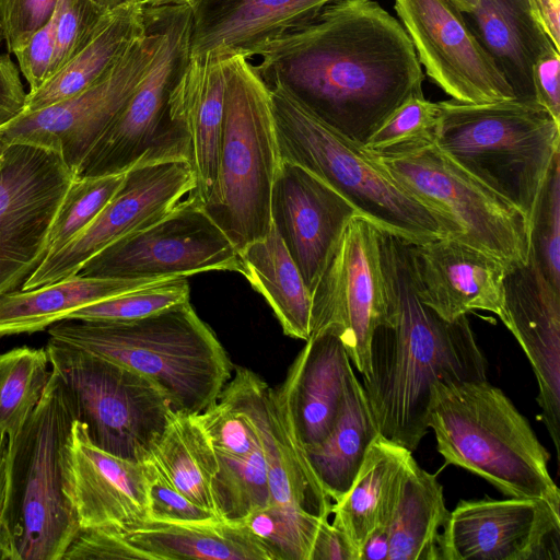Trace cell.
Returning a JSON list of instances; mask_svg holds the SVG:
<instances>
[{"instance_id":"obj_52","label":"cell","mask_w":560,"mask_h":560,"mask_svg":"<svg viewBox=\"0 0 560 560\" xmlns=\"http://www.w3.org/2000/svg\"><path fill=\"white\" fill-rule=\"evenodd\" d=\"M389 551L388 526L373 530L361 548L359 560H387Z\"/></svg>"},{"instance_id":"obj_17","label":"cell","mask_w":560,"mask_h":560,"mask_svg":"<svg viewBox=\"0 0 560 560\" xmlns=\"http://www.w3.org/2000/svg\"><path fill=\"white\" fill-rule=\"evenodd\" d=\"M439 560L560 559V509L545 500H460L438 538Z\"/></svg>"},{"instance_id":"obj_6","label":"cell","mask_w":560,"mask_h":560,"mask_svg":"<svg viewBox=\"0 0 560 560\" xmlns=\"http://www.w3.org/2000/svg\"><path fill=\"white\" fill-rule=\"evenodd\" d=\"M435 144L530 222L560 155V121L536 101L439 102Z\"/></svg>"},{"instance_id":"obj_2","label":"cell","mask_w":560,"mask_h":560,"mask_svg":"<svg viewBox=\"0 0 560 560\" xmlns=\"http://www.w3.org/2000/svg\"><path fill=\"white\" fill-rule=\"evenodd\" d=\"M382 266L387 307L362 387L380 434L413 452L428 433L431 386L487 380L488 362L467 315L446 322L418 296L411 243L382 232Z\"/></svg>"},{"instance_id":"obj_8","label":"cell","mask_w":560,"mask_h":560,"mask_svg":"<svg viewBox=\"0 0 560 560\" xmlns=\"http://www.w3.org/2000/svg\"><path fill=\"white\" fill-rule=\"evenodd\" d=\"M75 420L73 398L51 370L38 405L8 443V493L2 518L21 560H62L80 530L62 477V450Z\"/></svg>"},{"instance_id":"obj_27","label":"cell","mask_w":560,"mask_h":560,"mask_svg":"<svg viewBox=\"0 0 560 560\" xmlns=\"http://www.w3.org/2000/svg\"><path fill=\"white\" fill-rule=\"evenodd\" d=\"M147 25L144 0H124L108 9L86 46L38 90L27 92L23 114L59 103L97 83Z\"/></svg>"},{"instance_id":"obj_44","label":"cell","mask_w":560,"mask_h":560,"mask_svg":"<svg viewBox=\"0 0 560 560\" xmlns=\"http://www.w3.org/2000/svg\"><path fill=\"white\" fill-rule=\"evenodd\" d=\"M58 0H0V36L8 54H15L50 22Z\"/></svg>"},{"instance_id":"obj_56","label":"cell","mask_w":560,"mask_h":560,"mask_svg":"<svg viewBox=\"0 0 560 560\" xmlns=\"http://www.w3.org/2000/svg\"><path fill=\"white\" fill-rule=\"evenodd\" d=\"M93 1L96 2L100 7H102L104 9H110L124 0H93Z\"/></svg>"},{"instance_id":"obj_40","label":"cell","mask_w":560,"mask_h":560,"mask_svg":"<svg viewBox=\"0 0 560 560\" xmlns=\"http://www.w3.org/2000/svg\"><path fill=\"white\" fill-rule=\"evenodd\" d=\"M187 278L159 282L81 307L66 319L124 323L189 302Z\"/></svg>"},{"instance_id":"obj_46","label":"cell","mask_w":560,"mask_h":560,"mask_svg":"<svg viewBox=\"0 0 560 560\" xmlns=\"http://www.w3.org/2000/svg\"><path fill=\"white\" fill-rule=\"evenodd\" d=\"M147 560L114 527L80 528L66 550L62 560Z\"/></svg>"},{"instance_id":"obj_4","label":"cell","mask_w":560,"mask_h":560,"mask_svg":"<svg viewBox=\"0 0 560 560\" xmlns=\"http://www.w3.org/2000/svg\"><path fill=\"white\" fill-rule=\"evenodd\" d=\"M428 428L447 465L483 478L509 498L545 500L560 509L549 452L527 418L487 380L434 383Z\"/></svg>"},{"instance_id":"obj_1","label":"cell","mask_w":560,"mask_h":560,"mask_svg":"<svg viewBox=\"0 0 560 560\" xmlns=\"http://www.w3.org/2000/svg\"><path fill=\"white\" fill-rule=\"evenodd\" d=\"M247 59L266 84L278 80L323 122L362 145L398 106L423 94L408 34L373 0H335Z\"/></svg>"},{"instance_id":"obj_19","label":"cell","mask_w":560,"mask_h":560,"mask_svg":"<svg viewBox=\"0 0 560 560\" xmlns=\"http://www.w3.org/2000/svg\"><path fill=\"white\" fill-rule=\"evenodd\" d=\"M62 477L80 528L128 529L149 521V464L101 450L78 419L62 450Z\"/></svg>"},{"instance_id":"obj_23","label":"cell","mask_w":560,"mask_h":560,"mask_svg":"<svg viewBox=\"0 0 560 560\" xmlns=\"http://www.w3.org/2000/svg\"><path fill=\"white\" fill-rule=\"evenodd\" d=\"M347 349L331 330L310 336L277 393L303 448L334 429L355 378Z\"/></svg>"},{"instance_id":"obj_47","label":"cell","mask_w":560,"mask_h":560,"mask_svg":"<svg viewBox=\"0 0 560 560\" xmlns=\"http://www.w3.org/2000/svg\"><path fill=\"white\" fill-rule=\"evenodd\" d=\"M56 38L54 16L48 24L38 30L30 40L14 55L19 70L34 92L44 85L51 75Z\"/></svg>"},{"instance_id":"obj_5","label":"cell","mask_w":560,"mask_h":560,"mask_svg":"<svg viewBox=\"0 0 560 560\" xmlns=\"http://www.w3.org/2000/svg\"><path fill=\"white\" fill-rule=\"evenodd\" d=\"M267 85L281 161L323 180L383 232L411 244L456 237L441 213L394 179L362 144L323 122L278 80Z\"/></svg>"},{"instance_id":"obj_49","label":"cell","mask_w":560,"mask_h":560,"mask_svg":"<svg viewBox=\"0 0 560 560\" xmlns=\"http://www.w3.org/2000/svg\"><path fill=\"white\" fill-rule=\"evenodd\" d=\"M26 96L10 54H0V129L23 114Z\"/></svg>"},{"instance_id":"obj_28","label":"cell","mask_w":560,"mask_h":560,"mask_svg":"<svg viewBox=\"0 0 560 560\" xmlns=\"http://www.w3.org/2000/svg\"><path fill=\"white\" fill-rule=\"evenodd\" d=\"M412 452L381 434L371 444L349 491L332 503V524L358 553L370 534L388 526Z\"/></svg>"},{"instance_id":"obj_9","label":"cell","mask_w":560,"mask_h":560,"mask_svg":"<svg viewBox=\"0 0 560 560\" xmlns=\"http://www.w3.org/2000/svg\"><path fill=\"white\" fill-rule=\"evenodd\" d=\"M148 8L158 30L152 61L75 177L122 174L137 164L155 161L190 163L187 136L170 116V96L190 59L192 11L183 4Z\"/></svg>"},{"instance_id":"obj_38","label":"cell","mask_w":560,"mask_h":560,"mask_svg":"<svg viewBox=\"0 0 560 560\" xmlns=\"http://www.w3.org/2000/svg\"><path fill=\"white\" fill-rule=\"evenodd\" d=\"M304 511L269 504L255 511L244 522L267 549L270 560H310L320 523Z\"/></svg>"},{"instance_id":"obj_51","label":"cell","mask_w":560,"mask_h":560,"mask_svg":"<svg viewBox=\"0 0 560 560\" xmlns=\"http://www.w3.org/2000/svg\"><path fill=\"white\" fill-rule=\"evenodd\" d=\"M530 3L539 24L560 51V0H530Z\"/></svg>"},{"instance_id":"obj_37","label":"cell","mask_w":560,"mask_h":560,"mask_svg":"<svg viewBox=\"0 0 560 560\" xmlns=\"http://www.w3.org/2000/svg\"><path fill=\"white\" fill-rule=\"evenodd\" d=\"M217 458L219 467L211 493L214 512L222 521L243 523L252 513L270 504L262 443L245 456L217 454Z\"/></svg>"},{"instance_id":"obj_42","label":"cell","mask_w":560,"mask_h":560,"mask_svg":"<svg viewBox=\"0 0 560 560\" xmlns=\"http://www.w3.org/2000/svg\"><path fill=\"white\" fill-rule=\"evenodd\" d=\"M440 115V103L427 100L423 94L413 95L375 129L363 148L371 152H386L432 141Z\"/></svg>"},{"instance_id":"obj_16","label":"cell","mask_w":560,"mask_h":560,"mask_svg":"<svg viewBox=\"0 0 560 560\" xmlns=\"http://www.w3.org/2000/svg\"><path fill=\"white\" fill-rule=\"evenodd\" d=\"M186 160L140 163L124 180L95 220L69 244L46 257L21 290L48 285L77 275L82 266L119 238L158 221L194 190Z\"/></svg>"},{"instance_id":"obj_25","label":"cell","mask_w":560,"mask_h":560,"mask_svg":"<svg viewBox=\"0 0 560 560\" xmlns=\"http://www.w3.org/2000/svg\"><path fill=\"white\" fill-rule=\"evenodd\" d=\"M225 56L190 58L170 96V116L187 136L195 187L188 195L203 205L213 188L225 97Z\"/></svg>"},{"instance_id":"obj_35","label":"cell","mask_w":560,"mask_h":560,"mask_svg":"<svg viewBox=\"0 0 560 560\" xmlns=\"http://www.w3.org/2000/svg\"><path fill=\"white\" fill-rule=\"evenodd\" d=\"M147 463L188 499L214 511L211 485L219 464L197 415L173 412Z\"/></svg>"},{"instance_id":"obj_15","label":"cell","mask_w":560,"mask_h":560,"mask_svg":"<svg viewBox=\"0 0 560 560\" xmlns=\"http://www.w3.org/2000/svg\"><path fill=\"white\" fill-rule=\"evenodd\" d=\"M147 30L97 83L43 109L22 114L0 129L5 143L23 142L57 152L75 176L83 160L124 108L144 77L158 43L147 7Z\"/></svg>"},{"instance_id":"obj_26","label":"cell","mask_w":560,"mask_h":560,"mask_svg":"<svg viewBox=\"0 0 560 560\" xmlns=\"http://www.w3.org/2000/svg\"><path fill=\"white\" fill-rule=\"evenodd\" d=\"M511 85L515 98L535 101L533 66L552 43L530 0H450Z\"/></svg>"},{"instance_id":"obj_50","label":"cell","mask_w":560,"mask_h":560,"mask_svg":"<svg viewBox=\"0 0 560 560\" xmlns=\"http://www.w3.org/2000/svg\"><path fill=\"white\" fill-rule=\"evenodd\" d=\"M310 560H358V553L346 534L324 520L317 529Z\"/></svg>"},{"instance_id":"obj_34","label":"cell","mask_w":560,"mask_h":560,"mask_svg":"<svg viewBox=\"0 0 560 560\" xmlns=\"http://www.w3.org/2000/svg\"><path fill=\"white\" fill-rule=\"evenodd\" d=\"M438 474L410 458L388 524L387 560H439L438 538L448 516Z\"/></svg>"},{"instance_id":"obj_20","label":"cell","mask_w":560,"mask_h":560,"mask_svg":"<svg viewBox=\"0 0 560 560\" xmlns=\"http://www.w3.org/2000/svg\"><path fill=\"white\" fill-rule=\"evenodd\" d=\"M360 214L303 167L281 161L270 200L272 226L312 293L348 221Z\"/></svg>"},{"instance_id":"obj_13","label":"cell","mask_w":560,"mask_h":560,"mask_svg":"<svg viewBox=\"0 0 560 560\" xmlns=\"http://www.w3.org/2000/svg\"><path fill=\"white\" fill-rule=\"evenodd\" d=\"M382 230L357 214L345 226L313 289L310 336L331 330L352 365L370 372V346L387 307Z\"/></svg>"},{"instance_id":"obj_29","label":"cell","mask_w":560,"mask_h":560,"mask_svg":"<svg viewBox=\"0 0 560 560\" xmlns=\"http://www.w3.org/2000/svg\"><path fill=\"white\" fill-rule=\"evenodd\" d=\"M121 532L147 560H270L243 523L147 521Z\"/></svg>"},{"instance_id":"obj_36","label":"cell","mask_w":560,"mask_h":560,"mask_svg":"<svg viewBox=\"0 0 560 560\" xmlns=\"http://www.w3.org/2000/svg\"><path fill=\"white\" fill-rule=\"evenodd\" d=\"M45 348L20 347L0 353V430L12 441L38 405L48 383Z\"/></svg>"},{"instance_id":"obj_12","label":"cell","mask_w":560,"mask_h":560,"mask_svg":"<svg viewBox=\"0 0 560 560\" xmlns=\"http://www.w3.org/2000/svg\"><path fill=\"white\" fill-rule=\"evenodd\" d=\"M244 275L238 250L187 195L148 226L127 234L89 259L78 275L107 279H179L206 271Z\"/></svg>"},{"instance_id":"obj_7","label":"cell","mask_w":560,"mask_h":560,"mask_svg":"<svg viewBox=\"0 0 560 560\" xmlns=\"http://www.w3.org/2000/svg\"><path fill=\"white\" fill-rule=\"evenodd\" d=\"M224 66L217 176L202 208L240 253L271 229V190L281 158L268 85L238 52L226 55Z\"/></svg>"},{"instance_id":"obj_53","label":"cell","mask_w":560,"mask_h":560,"mask_svg":"<svg viewBox=\"0 0 560 560\" xmlns=\"http://www.w3.org/2000/svg\"><path fill=\"white\" fill-rule=\"evenodd\" d=\"M8 436L0 430V521L3 517L8 493Z\"/></svg>"},{"instance_id":"obj_14","label":"cell","mask_w":560,"mask_h":560,"mask_svg":"<svg viewBox=\"0 0 560 560\" xmlns=\"http://www.w3.org/2000/svg\"><path fill=\"white\" fill-rule=\"evenodd\" d=\"M74 174L47 148L7 143L0 155V295L21 289L46 257Z\"/></svg>"},{"instance_id":"obj_32","label":"cell","mask_w":560,"mask_h":560,"mask_svg":"<svg viewBox=\"0 0 560 560\" xmlns=\"http://www.w3.org/2000/svg\"><path fill=\"white\" fill-rule=\"evenodd\" d=\"M244 277L271 306L283 332L306 341L311 331L312 296L302 275L271 225L269 233L240 252Z\"/></svg>"},{"instance_id":"obj_55","label":"cell","mask_w":560,"mask_h":560,"mask_svg":"<svg viewBox=\"0 0 560 560\" xmlns=\"http://www.w3.org/2000/svg\"><path fill=\"white\" fill-rule=\"evenodd\" d=\"M147 3V7L155 8V7H162V5H168V4H183L187 5L188 8L195 10L198 4L201 2V0H144Z\"/></svg>"},{"instance_id":"obj_11","label":"cell","mask_w":560,"mask_h":560,"mask_svg":"<svg viewBox=\"0 0 560 560\" xmlns=\"http://www.w3.org/2000/svg\"><path fill=\"white\" fill-rule=\"evenodd\" d=\"M45 349L90 440L113 455L147 462L173 413L164 392L141 373L62 341L49 338Z\"/></svg>"},{"instance_id":"obj_31","label":"cell","mask_w":560,"mask_h":560,"mask_svg":"<svg viewBox=\"0 0 560 560\" xmlns=\"http://www.w3.org/2000/svg\"><path fill=\"white\" fill-rule=\"evenodd\" d=\"M268 470L270 504L328 518L332 500L314 474L296 440L277 389L269 387L260 423Z\"/></svg>"},{"instance_id":"obj_45","label":"cell","mask_w":560,"mask_h":560,"mask_svg":"<svg viewBox=\"0 0 560 560\" xmlns=\"http://www.w3.org/2000/svg\"><path fill=\"white\" fill-rule=\"evenodd\" d=\"M149 466V521L199 523L221 520L214 511L188 499L171 486L151 464Z\"/></svg>"},{"instance_id":"obj_21","label":"cell","mask_w":560,"mask_h":560,"mask_svg":"<svg viewBox=\"0 0 560 560\" xmlns=\"http://www.w3.org/2000/svg\"><path fill=\"white\" fill-rule=\"evenodd\" d=\"M526 354L538 383V416L560 459V291L529 254L526 265L504 277V318Z\"/></svg>"},{"instance_id":"obj_43","label":"cell","mask_w":560,"mask_h":560,"mask_svg":"<svg viewBox=\"0 0 560 560\" xmlns=\"http://www.w3.org/2000/svg\"><path fill=\"white\" fill-rule=\"evenodd\" d=\"M107 10L93 0H58L54 14L56 49L50 78L86 46Z\"/></svg>"},{"instance_id":"obj_22","label":"cell","mask_w":560,"mask_h":560,"mask_svg":"<svg viewBox=\"0 0 560 560\" xmlns=\"http://www.w3.org/2000/svg\"><path fill=\"white\" fill-rule=\"evenodd\" d=\"M417 293L446 322L476 310L504 318L506 269L493 258L455 238L411 244Z\"/></svg>"},{"instance_id":"obj_48","label":"cell","mask_w":560,"mask_h":560,"mask_svg":"<svg viewBox=\"0 0 560 560\" xmlns=\"http://www.w3.org/2000/svg\"><path fill=\"white\" fill-rule=\"evenodd\" d=\"M553 46L535 61L532 71L535 101L560 121V56Z\"/></svg>"},{"instance_id":"obj_57","label":"cell","mask_w":560,"mask_h":560,"mask_svg":"<svg viewBox=\"0 0 560 560\" xmlns=\"http://www.w3.org/2000/svg\"><path fill=\"white\" fill-rule=\"evenodd\" d=\"M7 145V143L3 141V139L0 137V155L4 149V147Z\"/></svg>"},{"instance_id":"obj_39","label":"cell","mask_w":560,"mask_h":560,"mask_svg":"<svg viewBox=\"0 0 560 560\" xmlns=\"http://www.w3.org/2000/svg\"><path fill=\"white\" fill-rule=\"evenodd\" d=\"M124 177L125 173L72 179L51 226L46 257L69 244L95 220L118 190Z\"/></svg>"},{"instance_id":"obj_33","label":"cell","mask_w":560,"mask_h":560,"mask_svg":"<svg viewBox=\"0 0 560 560\" xmlns=\"http://www.w3.org/2000/svg\"><path fill=\"white\" fill-rule=\"evenodd\" d=\"M378 435L362 384L355 377L334 429L320 443L304 448L314 474L334 502L349 491Z\"/></svg>"},{"instance_id":"obj_10","label":"cell","mask_w":560,"mask_h":560,"mask_svg":"<svg viewBox=\"0 0 560 560\" xmlns=\"http://www.w3.org/2000/svg\"><path fill=\"white\" fill-rule=\"evenodd\" d=\"M368 152L394 179L441 213L454 228L455 240L492 256L506 271L527 264L530 236L525 214L452 161L434 140Z\"/></svg>"},{"instance_id":"obj_3","label":"cell","mask_w":560,"mask_h":560,"mask_svg":"<svg viewBox=\"0 0 560 560\" xmlns=\"http://www.w3.org/2000/svg\"><path fill=\"white\" fill-rule=\"evenodd\" d=\"M48 334L149 377L177 415L205 411L232 376L223 346L189 302L132 322L62 319Z\"/></svg>"},{"instance_id":"obj_18","label":"cell","mask_w":560,"mask_h":560,"mask_svg":"<svg viewBox=\"0 0 560 560\" xmlns=\"http://www.w3.org/2000/svg\"><path fill=\"white\" fill-rule=\"evenodd\" d=\"M420 65L453 100L489 104L514 92L450 0H395Z\"/></svg>"},{"instance_id":"obj_24","label":"cell","mask_w":560,"mask_h":560,"mask_svg":"<svg viewBox=\"0 0 560 560\" xmlns=\"http://www.w3.org/2000/svg\"><path fill=\"white\" fill-rule=\"evenodd\" d=\"M335 0H201L192 10L190 58L209 52L245 58Z\"/></svg>"},{"instance_id":"obj_30","label":"cell","mask_w":560,"mask_h":560,"mask_svg":"<svg viewBox=\"0 0 560 560\" xmlns=\"http://www.w3.org/2000/svg\"><path fill=\"white\" fill-rule=\"evenodd\" d=\"M174 279H107L73 275L32 290L0 295V336L32 334L86 305Z\"/></svg>"},{"instance_id":"obj_41","label":"cell","mask_w":560,"mask_h":560,"mask_svg":"<svg viewBox=\"0 0 560 560\" xmlns=\"http://www.w3.org/2000/svg\"><path fill=\"white\" fill-rule=\"evenodd\" d=\"M530 256L560 291V155L549 171L529 222Z\"/></svg>"},{"instance_id":"obj_54","label":"cell","mask_w":560,"mask_h":560,"mask_svg":"<svg viewBox=\"0 0 560 560\" xmlns=\"http://www.w3.org/2000/svg\"><path fill=\"white\" fill-rule=\"evenodd\" d=\"M0 560H21L13 535L3 518L0 521Z\"/></svg>"}]
</instances>
